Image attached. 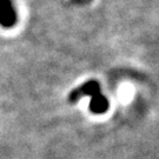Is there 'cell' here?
Wrapping results in <instances>:
<instances>
[{
    "label": "cell",
    "mask_w": 159,
    "mask_h": 159,
    "mask_svg": "<svg viewBox=\"0 0 159 159\" xmlns=\"http://www.w3.org/2000/svg\"><path fill=\"white\" fill-rule=\"evenodd\" d=\"M17 21V14L11 0H0V25L12 27Z\"/></svg>",
    "instance_id": "6da1fadb"
}]
</instances>
